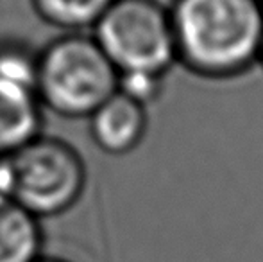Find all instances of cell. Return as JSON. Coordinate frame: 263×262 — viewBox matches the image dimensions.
<instances>
[{
	"label": "cell",
	"mask_w": 263,
	"mask_h": 262,
	"mask_svg": "<svg viewBox=\"0 0 263 262\" xmlns=\"http://www.w3.org/2000/svg\"><path fill=\"white\" fill-rule=\"evenodd\" d=\"M93 38L118 74L166 76L177 63L168 7L158 0H115Z\"/></svg>",
	"instance_id": "3957f363"
},
{
	"label": "cell",
	"mask_w": 263,
	"mask_h": 262,
	"mask_svg": "<svg viewBox=\"0 0 263 262\" xmlns=\"http://www.w3.org/2000/svg\"><path fill=\"white\" fill-rule=\"evenodd\" d=\"M38 262H66V260H63V259H54V257H42Z\"/></svg>",
	"instance_id": "8fae6325"
},
{
	"label": "cell",
	"mask_w": 263,
	"mask_h": 262,
	"mask_svg": "<svg viewBox=\"0 0 263 262\" xmlns=\"http://www.w3.org/2000/svg\"><path fill=\"white\" fill-rule=\"evenodd\" d=\"M258 65L263 68V42H261V50H260V60H258Z\"/></svg>",
	"instance_id": "7c38bea8"
},
{
	"label": "cell",
	"mask_w": 263,
	"mask_h": 262,
	"mask_svg": "<svg viewBox=\"0 0 263 262\" xmlns=\"http://www.w3.org/2000/svg\"><path fill=\"white\" fill-rule=\"evenodd\" d=\"M113 4L115 0H32L42 20L66 32L93 29Z\"/></svg>",
	"instance_id": "ba28073f"
},
{
	"label": "cell",
	"mask_w": 263,
	"mask_h": 262,
	"mask_svg": "<svg viewBox=\"0 0 263 262\" xmlns=\"http://www.w3.org/2000/svg\"><path fill=\"white\" fill-rule=\"evenodd\" d=\"M118 70L93 36L66 32L38 53L36 94L66 119H90L118 92Z\"/></svg>",
	"instance_id": "7a4b0ae2"
},
{
	"label": "cell",
	"mask_w": 263,
	"mask_h": 262,
	"mask_svg": "<svg viewBox=\"0 0 263 262\" xmlns=\"http://www.w3.org/2000/svg\"><path fill=\"white\" fill-rule=\"evenodd\" d=\"M42 106L36 90L0 81V156H11L43 135Z\"/></svg>",
	"instance_id": "8992f818"
},
{
	"label": "cell",
	"mask_w": 263,
	"mask_h": 262,
	"mask_svg": "<svg viewBox=\"0 0 263 262\" xmlns=\"http://www.w3.org/2000/svg\"><path fill=\"white\" fill-rule=\"evenodd\" d=\"M163 84H165V76H159V74L135 72L120 74L118 77V92L145 108L161 95Z\"/></svg>",
	"instance_id": "30bf717a"
},
{
	"label": "cell",
	"mask_w": 263,
	"mask_h": 262,
	"mask_svg": "<svg viewBox=\"0 0 263 262\" xmlns=\"http://www.w3.org/2000/svg\"><path fill=\"white\" fill-rule=\"evenodd\" d=\"M43 252L40 219L14 199H0V262H38Z\"/></svg>",
	"instance_id": "52a82bcc"
},
{
	"label": "cell",
	"mask_w": 263,
	"mask_h": 262,
	"mask_svg": "<svg viewBox=\"0 0 263 262\" xmlns=\"http://www.w3.org/2000/svg\"><path fill=\"white\" fill-rule=\"evenodd\" d=\"M90 133L95 146L107 154L131 153L147 133V108L117 92L90 117Z\"/></svg>",
	"instance_id": "5b68a950"
},
{
	"label": "cell",
	"mask_w": 263,
	"mask_h": 262,
	"mask_svg": "<svg viewBox=\"0 0 263 262\" xmlns=\"http://www.w3.org/2000/svg\"><path fill=\"white\" fill-rule=\"evenodd\" d=\"M177 63L204 79H233L260 60L263 0H172Z\"/></svg>",
	"instance_id": "6da1fadb"
},
{
	"label": "cell",
	"mask_w": 263,
	"mask_h": 262,
	"mask_svg": "<svg viewBox=\"0 0 263 262\" xmlns=\"http://www.w3.org/2000/svg\"><path fill=\"white\" fill-rule=\"evenodd\" d=\"M13 199L40 217L70 210L86 187V165L68 142L40 135L9 156Z\"/></svg>",
	"instance_id": "277c9868"
},
{
	"label": "cell",
	"mask_w": 263,
	"mask_h": 262,
	"mask_svg": "<svg viewBox=\"0 0 263 262\" xmlns=\"http://www.w3.org/2000/svg\"><path fill=\"white\" fill-rule=\"evenodd\" d=\"M0 81L36 90L38 53L18 42H0Z\"/></svg>",
	"instance_id": "9c48e42d"
}]
</instances>
